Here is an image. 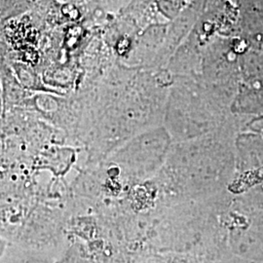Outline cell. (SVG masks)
I'll use <instances>...</instances> for the list:
<instances>
[{
  "mask_svg": "<svg viewBox=\"0 0 263 263\" xmlns=\"http://www.w3.org/2000/svg\"><path fill=\"white\" fill-rule=\"evenodd\" d=\"M172 148V137L164 128L143 133L123 149L119 161L139 179H147L165 165Z\"/></svg>",
  "mask_w": 263,
  "mask_h": 263,
  "instance_id": "cell-1",
  "label": "cell"
},
{
  "mask_svg": "<svg viewBox=\"0 0 263 263\" xmlns=\"http://www.w3.org/2000/svg\"><path fill=\"white\" fill-rule=\"evenodd\" d=\"M54 263H96V261L84 247L76 245L69 248L66 254Z\"/></svg>",
  "mask_w": 263,
  "mask_h": 263,
  "instance_id": "cell-2",
  "label": "cell"
},
{
  "mask_svg": "<svg viewBox=\"0 0 263 263\" xmlns=\"http://www.w3.org/2000/svg\"><path fill=\"white\" fill-rule=\"evenodd\" d=\"M247 130L255 132L258 135H260L263 139V117L262 118H257L254 119L251 122L249 123Z\"/></svg>",
  "mask_w": 263,
  "mask_h": 263,
  "instance_id": "cell-3",
  "label": "cell"
},
{
  "mask_svg": "<svg viewBox=\"0 0 263 263\" xmlns=\"http://www.w3.org/2000/svg\"><path fill=\"white\" fill-rule=\"evenodd\" d=\"M161 263H189L186 259L182 258V257H172V258H167V259H162Z\"/></svg>",
  "mask_w": 263,
  "mask_h": 263,
  "instance_id": "cell-4",
  "label": "cell"
}]
</instances>
